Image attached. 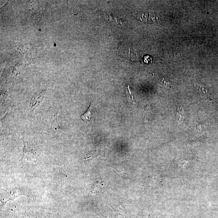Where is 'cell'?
<instances>
[{
	"label": "cell",
	"mask_w": 218,
	"mask_h": 218,
	"mask_svg": "<svg viewBox=\"0 0 218 218\" xmlns=\"http://www.w3.org/2000/svg\"><path fill=\"white\" fill-rule=\"evenodd\" d=\"M58 112L50 111L44 116L42 123L47 132L56 134L62 131L58 121Z\"/></svg>",
	"instance_id": "cell-1"
},
{
	"label": "cell",
	"mask_w": 218,
	"mask_h": 218,
	"mask_svg": "<svg viewBox=\"0 0 218 218\" xmlns=\"http://www.w3.org/2000/svg\"><path fill=\"white\" fill-rule=\"evenodd\" d=\"M24 143L23 154L20 160L21 163L23 162H29L33 164H36L38 158L36 153L34 152L28 145V143L24 142L22 139Z\"/></svg>",
	"instance_id": "cell-2"
},
{
	"label": "cell",
	"mask_w": 218,
	"mask_h": 218,
	"mask_svg": "<svg viewBox=\"0 0 218 218\" xmlns=\"http://www.w3.org/2000/svg\"><path fill=\"white\" fill-rule=\"evenodd\" d=\"M45 95L43 92H36L32 95L30 102V107L33 111L43 102Z\"/></svg>",
	"instance_id": "cell-3"
},
{
	"label": "cell",
	"mask_w": 218,
	"mask_h": 218,
	"mask_svg": "<svg viewBox=\"0 0 218 218\" xmlns=\"http://www.w3.org/2000/svg\"><path fill=\"white\" fill-rule=\"evenodd\" d=\"M92 104L90 103L85 113L81 116V119L85 123H89L92 119Z\"/></svg>",
	"instance_id": "cell-4"
},
{
	"label": "cell",
	"mask_w": 218,
	"mask_h": 218,
	"mask_svg": "<svg viewBox=\"0 0 218 218\" xmlns=\"http://www.w3.org/2000/svg\"><path fill=\"white\" fill-rule=\"evenodd\" d=\"M126 95L128 102L130 104H135L133 92L131 90L129 86H127V89L126 90Z\"/></svg>",
	"instance_id": "cell-5"
}]
</instances>
